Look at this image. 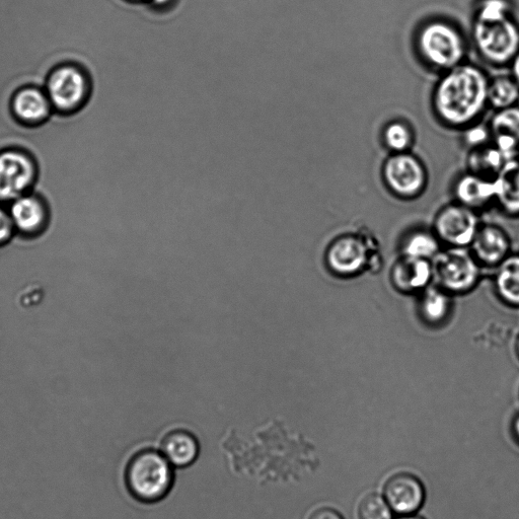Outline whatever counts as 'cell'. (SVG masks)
Here are the masks:
<instances>
[{"label":"cell","instance_id":"15","mask_svg":"<svg viewBox=\"0 0 519 519\" xmlns=\"http://www.w3.org/2000/svg\"><path fill=\"white\" fill-rule=\"evenodd\" d=\"M12 109L16 118L28 125L44 123L54 113L45 90L36 87L18 91L13 98Z\"/></svg>","mask_w":519,"mask_h":519},{"label":"cell","instance_id":"26","mask_svg":"<svg viewBox=\"0 0 519 519\" xmlns=\"http://www.w3.org/2000/svg\"><path fill=\"white\" fill-rule=\"evenodd\" d=\"M393 512L385 497L376 493L366 495L358 510L360 519H393Z\"/></svg>","mask_w":519,"mask_h":519},{"label":"cell","instance_id":"29","mask_svg":"<svg viewBox=\"0 0 519 519\" xmlns=\"http://www.w3.org/2000/svg\"><path fill=\"white\" fill-rule=\"evenodd\" d=\"M309 519H343L342 515L335 509L322 507L315 510Z\"/></svg>","mask_w":519,"mask_h":519},{"label":"cell","instance_id":"21","mask_svg":"<svg viewBox=\"0 0 519 519\" xmlns=\"http://www.w3.org/2000/svg\"><path fill=\"white\" fill-rule=\"evenodd\" d=\"M420 313L430 324H439L450 314L452 303L449 292L441 287L429 285L422 291Z\"/></svg>","mask_w":519,"mask_h":519},{"label":"cell","instance_id":"6","mask_svg":"<svg viewBox=\"0 0 519 519\" xmlns=\"http://www.w3.org/2000/svg\"><path fill=\"white\" fill-rule=\"evenodd\" d=\"M479 261L463 247L439 252L432 260L433 279L448 292L464 293L471 290L480 277Z\"/></svg>","mask_w":519,"mask_h":519},{"label":"cell","instance_id":"4","mask_svg":"<svg viewBox=\"0 0 519 519\" xmlns=\"http://www.w3.org/2000/svg\"><path fill=\"white\" fill-rule=\"evenodd\" d=\"M417 46L426 63L446 71L462 64L466 55L460 31L441 21L428 23L420 30Z\"/></svg>","mask_w":519,"mask_h":519},{"label":"cell","instance_id":"1","mask_svg":"<svg viewBox=\"0 0 519 519\" xmlns=\"http://www.w3.org/2000/svg\"><path fill=\"white\" fill-rule=\"evenodd\" d=\"M489 85L486 73L476 65L462 63L448 70L433 95L437 116L452 127L472 124L489 104Z\"/></svg>","mask_w":519,"mask_h":519},{"label":"cell","instance_id":"33","mask_svg":"<svg viewBox=\"0 0 519 519\" xmlns=\"http://www.w3.org/2000/svg\"><path fill=\"white\" fill-rule=\"evenodd\" d=\"M516 349H517V354L519 356V337L517 339Z\"/></svg>","mask_w":519,"mask_h":519},{"label":"cell","instance_id":"12","mask_svg":"<svg viewBox=\"0 0 519 519\" xmlns=\"http://www.w3.org/2000/svg\"><path fill=\"white\" fill-rule=\"evenodd\" d=\"M384 497L393 511L408 515L422 506L425 490L418 478L408 473H401L388 480Z\"/></svg>","mask_w":519,"mask_h":519},{"label":"cell","instance_id":"14","mask_svg":"<svg viewBox=\"0 0 519 519\" xmlns=\"http://www.w3.org/2000/svg\"><path fill=\"white\" fill-rule=\"evenodd\" d=\"M489 129L493 144L508 161L517 159L519 148V107L512 106L497 110L492 117Z\"/></svg>","mask_w":519,"mask_h":519},{"label":"cell","instance_id":"20","mask_svg":"<svg viewBox=\"0 0 519 519\" xmlns=\"http://www.w3.org/2000/svg\"><path fill=\"white\" fill-rule=\"evenodd\" d=\"M495 285L504 303L519 307V255L508 256L498 265Z\"/></svg>","mask_w":519,"mask_h":519},{"label":"cell","instance_id":"5","mask_svg":"<svg viewBox=\"0 0 519 519\" xmlns=\"http://www.w3.org/2000/svg\"><path fill=\"white\" fill-rule=\"evenodd\" d=\"M55 112L71 114L82 109L92 96V82L82 67L66 63L56 67L45 86Z\"/></svg>","mask_w":519,"mask_h":519},{"label":"cell","instance_id":"8","mask_svg":"<svg viewBox=\"0 0 519 519\" xmlns=\"http://www.w3.org/2000/svg\"><path fill=\"white\" fill-rule=\"evenodd\" d=\"M479 228L474 209L459 202L442 208L434 224L439 240L463 248L472 244Z\"/></svg>","mask_w":519,"mask_h":519},{"label":"cell","instance_id":"19","mask_svg":"<svg viewBox=\"0 0 519 519\" xmlns=\"http://www.w3.org/2000/svg\"><path fill=\"white\" fill-rule=\"evenodd\" d=\"M455 192L459 203L474 209L495 200V182L469 173L459 179Z\"/></svg>","mask_w":519,"mask_h":519},{"label":"cell","instance_id":"11","mask_svg":"<svg viewBox=\"0 0 519 519\" xmlns=\"http://www.w3.org/2000/svg\"><path fill=\"white\" fill-rule=\"evenodd\" d=\"M369 262V248L360 236L345 235L333 241L326 252V264L339 276L361 272Z\"/></svg>","mask_w":519,"mask_h":519},{"label":"cell","instance_id":"27","mask_svg":"<svg viewBox=\"0 0 519 519\" xmlns=\"http://www.w3.org/2000/svg\"><path fill=\"white\" fill-rule=\"evenodd\" d=\"M16 233L8 206L0 204V247L9 244Z\"/></svg>","mask_w":519,"mask_h":519},{"label":"cell","instance_id":"7","mask_svg":"<svg viewBox=\"0 0 519 519\" xmlns=\"http://www.w3.org/2000/svg\"><path fill=\"white\" fill-rule=\"evenodd\" d=\"M37 177V165L28 153L17 148L0 152V204L8 206L33 192Z\"/></svg>","mask_w":519,"mask_h":519},{"label":"cell","instance_id":"28","mask_svg":"<svg viewBox=\"0 0 519 519\" xmlns=\"http://www.w3.org/2000/svg\"><path fill=\"white\" fill-rule=\"evenodd\" d=\"M491 137L489 127H483L481 125H475L471 127L466 133V141L474 148L486 145L488 139Z\"/></svg>","mask_w":519,"mask_h":519},{"label":"cell","instance_id":"24","mask_svg":"<svg viewBox=\"0 0 519 519\" xmlns=\"http://www.w3.org/2000/svg\"><path fill=\"white\" fill-rule=\"evenodd\" d=\"M519 100V86L512 77H498L490 81L488 101L496 110L515 106Z\"/></svg>","mask_w":519,"mask_h":519},{"label":"cell","instance_id":"22","mask_svg":"<svg viewBox=\"0 0 519 519\" xmlns=\"http://www.w3.org/2000/svg\"><path fill=\"white\" fill-rule=\"evenodd\" d=\"M507 162L494 144L474 148L469 157L471 173L489 179H495Z\"/></svg>","mask_w":519,"mask_h":519},{"label":"cell","instance_id":"31","mask_svg":"<svg viewBox=\"0 0 519 519\" xmlns=\"http://www.w3.org/2000/svg\"><path fill=\"white\" fill-rule=\"evenodd\" d=\"M513 432L516 439L519 441V415L515 418L513 422Z\"/></svg>","mask_w":519,"mask_h":519},{"label":"cell","instance_id":"32","mask_svg":"<svg viewBox=\"0 0 519 519\" xmlns=\"http://www.w3.org/2000/svg\"><path fill=\"white\" fill-rule=\"evenodd\" d=\"M398 519H423V518L418 517V516H413L411 514H408V515H403L402 517H400Z\"/></svg>","mask_w":519,"mask_h":519},{"label":"cell","instance_id":"9","mask_svg":"<svg viewBox=\"0 0 519 519\" xmlns=\"http://www.w3.org/2000/svg\"><path fill=\"white\" fill-rule=\"evenodd\" d=\"M388 188L403 198H413L425 188L427 174L422 163L413 155L397 153L391 156L383 168Z\"/></svg>","mask_w":519,"mask_h":519},{"label":"cell","instance_id":"10","mask_svg":"<svg viewBox=\"0 0 519 519\" xmlns=\"http://www.w3.org/2000/svg\"><path fill=\"white\" fill-rule=\"evenodd\" d=\"M18 234L25 238H37L47 231L52 211L44 198L30 192L8 205Z\"/></svg>","mask_w":519,"mask_h":519},{"label":"cell","instance_id":"16","mask_svg":"<svg viewBox=\"0 0 519 519\" xmlns=\"http://www.w3.org/2000/svg\"><path fill=\"white\" fill-rule=\"evenodd\" d=\"M433 279L432 261L402 256L392 270L394 285L403 292L423 291Z\"/></svg>","mask_w":519,"mask_h":519},{"label":"cell","instance_id":"30","mask_svg":"<svg viewBox=\"0 0 519 519\" xmlns=\"http://www.w3.org/2000/svg\"><path fill=\"white\" fill-rule=\"evenodd\" d=\"M510 64H511L512 78L516 82V84L519 86V51L514 56V58L510 62Z\"/></svg>","mask_w":519,"mask_h":519},{"label":"cell","instance_id":"23","mask_svg":"<svg viewBox=\"0 0 519 519\" xmlns=\"http://www.w3.org/2000/svg\"><path fill=\"white\" fill-rule=\"evenodd\" d=\"M403 256L432 261L439 251L437 236L419 231L407 237L402 247Z\"/></svg>","mask_w":519,"mask_h":519},{"label":"cell","instance_id":"2","mask_svg":"<svg viewBox=\"0 0 519 519\" xmlns=\"http://www.w3.org/2000/svg\"><path fill=\"white\" fill-rule=\"evenodd\" d=\"M506 0H484L473 25V38L481 56L495 65L510 63L519 51V27Z\"/></svg>","mask_w":519,"mask_h":519},{"label":"cell","instance_id":"17","mask_svg":"<svg viewBox=\"0 0 519 519\" xmlns=\"http://www.w3.org/2000/svg\"><path fill=\"white\" fill-rule=\"evenodd\" d=\"M471 245L476 259L485 265H499L509 256L508 235L493 225L479 228Z\"/></svg>","mask_w":519,"mask_h":519},{"label":"cell","instance_id":"13","mask_svg":"<svg viewBox=\"0 0 519 519\" xmlns=\"http://www.w3.org/2000/svg\"><path fill=\"white\" fill-rule=\"evenodd\" d=\"M161 452L175 469H185L197 462L201 444L196 432L178 427L166 433L160 443Z\"/></svg>","mask_w":519,"mask_h":519},{"label":"cell","instance_id":"18","mask_svg":"<svg viewBox=\"0 0 519 519\" xmlns=\"http://www.w3.org/2000/svg\"><path fill=\"white\" fill-rule=\"evenodd\" d=\"M495 200L508 214L519 215V160L514 159L505 164L494 179Z\"/></svg>","mask_w":519,"mask_h":519},{"label":"cell","instance_id":"3","mask_svg":"<svg viewBox=\"0 0 519 519\" xmlns=\"http://www.w3.org/2000/svg\"><path fill=\"white\" fill-rule=\"evenodd\" d=\"M128 493L137 501L154 504L171 493L176 481V469L164 454L154 448L135 452L123 470Z\"/></svg>","mask_w":519,"mask_h":519},{"label":"cell","instance_id":"25","mask_svg":"<svg viewBox=\"0 0 519 519\" xmlns=\"http://www.w3.org/2000/svg\"><path fill=\"white\" fill-rule=\"evenodd\" d=\"M384 140L394 154L405 153L412 145L413 134L408 125L395 121L385 128Z\"/></svg>","mask_w":519,"mask_h":519}]
</instances>
